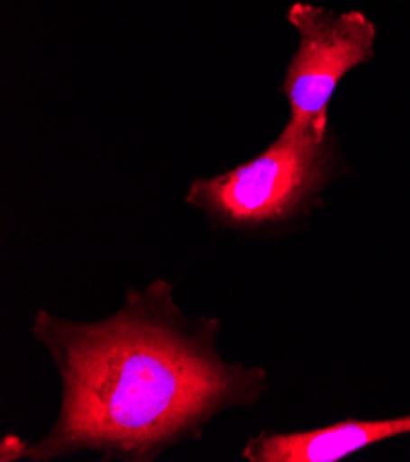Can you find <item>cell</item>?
<instances>
[{"label":"cell","instance_id":"2","mask_svg":"<svg viewBox=\"0 0 410 462\" xmlns=\"http://www.w3.org/2000/svg\"><path fill=\"white\" fill-rule=\"evenodd\" d=\"M342 157L332 131L286 125L261 155L212 179H197L187 203L215 226L256 230L295 221L321 205Z\"/></svg>","mask_w":410,"mask_h":462},{"label":"cell","instance_id":"4","mask_svg":"<svg viewBox=\"0 0 410 462\" xmlns=\"http://www.w3.org/2000/svg\"><path fill=\"white\" fill-rule=\"evenodd\" d=\"M410 435V414L390 420H344L298 433L263 431L241 455L251 462H335L387 439Z\"/></svg>","mask_w":410,"mask_h":462},{"label":"cell","instance_id":"1","mask_svg":"<svg viewBox=\"0 0 410 462\" xmlns=\"http://www.w3.org/2000/svg\"><path fill=\"white\" fill-rule=\"evenodd\" d=\"M219 320H188L173 286L155 281L127 293L123 308L79 325L39 310L32 334L63 380L61 414L24 458L52 460L98 451L105 460L148 462L199 439L223 409L252 405L267 389L263 368L223 361Z\"/></svg>","mask_w":410,"mask_h":462},{"label":"cell","instance_id":"5","mask_svg":"<svg viewBox=\"0 0 410 462\" xmlns=\"http://www.w3.org/2000/svg\"><path fill=\"white\" fill-rule=\"evenodd\" d=\"M28 444L19 439L17 435H6L0 442V460L10 462V460H21L26 455Z\"/></svg>","mask_w":410,"mask_h":462},{"label":"cell","instance_id":"3","mask_svg":"<svg viewBox=\"0 0 410 462\" xmlns=\"http://www.w3.org/2000/svg\"><path fill=\"white\" fill-rule=\"evenodd\" d=\"M287 21L300 35L282 83L289 102V127L328 131V106L341 79L374 58L378 30L359 12L337 14L295 3Z\"/></svg>","mask_w":410,"mask_h":462}]
</instances>
